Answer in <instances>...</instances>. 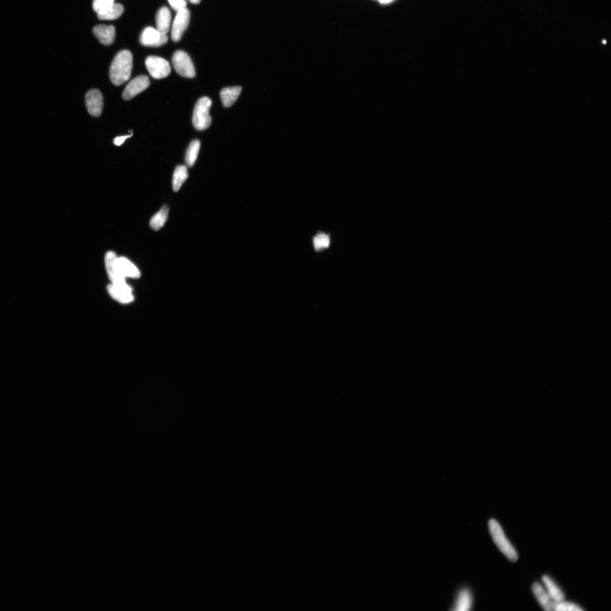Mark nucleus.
<instances>
[{
    "label": "nucleus",
    "mask_w": 611,
    "mask_h": 611,
    "mask_svg": "<svg viewBox=\"0 0 611 611\" xmlns=\"http://www.w3.org/2000/svg\"><path fill=\"white\" fill-rule=\"evenodd\" d=\"M132 135H133V133H132V134H130V135L121 136V137H116L114 139V143L115 145H118V146H120V145H121V144H122L124 143L125 140L126 139H127L129 138H130L131 137H132Z\"/></svg>",
    "instance_id": "nucleus-27"
},
{
    "label": "nucleus",
    "mask_w": 611,
    "mask_h": 611,
    "mask_svg": "<svg viewBox=\"0 0 611 611\" xmlns=\"http://www.w3.org/2000/svg\"><path fill=\"white\" fill-rule=\"evenodd\" d=\"M133 56L128 50L120 51L111 62L109 75L112 84L119 86L127 82L132 74Z\"/></svg>",
    "instance_id": "nucleus-1"
},
{
    "label": "nucleus",
    "mask_w": 611,
    "mask_h": 611,
    "mask_svg": "<svg viewBox=\"0 0 611 611\" xmlns=\"http://www.w3.org/2000/svg\"><path fill=\"white\" fill-rule=\"evenodd\" d=\"M114 0H94L93 7L94 11L98 13L110 5L114 4Z\"/></svg>",
    "instance_id": "nucleus-25"
},
{
    "label": "nucleus",
    "mask_w": 611,
    "mask_h": 611,
    "mask_svg": "<svg viewBox=\"0 0 611 611\" xmlns=\"http://www.w3.org/2000/svg\"><path fill=\"white\" fill-rule=\"evenodd\" d=\"M472 596L468 589H464L460 591L458 595L456 602L455 603L454 610L457 611H468L472 607Z\"/></svg>",
    "instance_id": "nucleus-19"
},
{
    "label": "nucleus",
    "mask_w": 611,
    "mask_h": 611,
    "mask_svg": "<svg viewBox=\"0 0 611 611\" xmlns=\"http://www.w3.org/2000/svg\"><path fill=\"white\" fill-rule=\"evenodd\" d=\"M168 1L172 8L177 12L186 7L185 0H168Z\"/></svg>",
    "instance_id": "nucleus-26"
},
{
    "label": "nucleus",
    "mask_w": 611,
    "mask_h": 611,
    "mask_svg": "<svg viewBox=\"0 0 611 611\" xmlns=\"http://www.w3.org/2000/svg\"><path fill=\"white\" fill-rule=\"evenodd\" d=\"M188 1L194 4H198L201 3V0H188Z\"/></svg>",
    "instance_id": "nucleus-28"
},
{
    "label": "nucleus",
    "mask_w": 611,
    "mask_h": 611,
    "mask_svg": "<svg viewBox=\"0 0 611 611\" xmlns=\"http://www.w3.org/2000/svg\"><path fill=\"white\" fill-rule=\"evenodd\" d=\"M188 177L187 168L184 166H178L174 172L172 186L173 191L177 192L181 187Z\"/></svg>",
    "instance_id": "nucleus-20"
},
{
    "label": "nucleus",
    "mask_w": 611,
    "mask_h": 611,
    "mask_svg": "<svg viewBox=\"0 0 611 611\" xmlns=\"http://www.w3.org/2000/svg\"><path fill=\"white\" fill-rule=\"evenodd\" d=\"M242 91L240 86L226 87L220 92V98L225 107H230L239 98Z\"/></svg>",
    "instance_id": "nucleus-16"
},
{
    "label": "nucleus",
    "mask_w": 611,
    "mask_h": 611,
    "mask_svg": "<svg viewBox=\"0 0 611 611\" xmlns=\"http://www.w3.org/2000/svg\"><path fill=\"white\" fill-rule=\"evenodd\" d=\"M166 34L160 32L157 29L151 27L145 28L140 37V43L144 46L161 47L168 42Z\"/></svg>",
    "instance_id": "nucleus-8"
},
{
    "label": "nucleus",
    "mask_w": 611,
    "mask_h": 611,
    "mask_svg": "<svg viewBox=\"0 0 611 611\" xmlns=\"http://www.w3.org/2000/svg\"><path fill=\"white\" fill-rule=\"evenodd\" d=\"M93 32L99 41L104 45H110L114 41L116 29L113 26H96L93 28Z\"/></svg>",
    "instance_id": "nucleus-13"
},
{
    "label": "nucleus",
    "mask_w": 611,
    "mask_h": 611,
    "mask_svg": "<svg viewBox=\"0 0 611 611\" xmlns=\"http://www.w3.org/2000/svg\"><path fill=\"white\" fill-rule=\"evenodd\" d=\"M147 69L154 79L160 80L168 77L171 71V65L163 58L151 56L145 61Z\"/></svg>",
    "instance_id": "nucleus-5"
},
{
    "label": "nucleus",
    "mask_w": 611,
    "mask_h": 611,
    "mask_svg": "<svg viewBox=\"0 0 611 611\" xmlns=\"http://www.w3.org/2000/svg\"><path fill=\"white\" fill-rule=\"evenodd\" d=\"M149 84V80L147 76L140 75L135 78L125 87L123 94V99L125 100L133 99L135 96L146 90Z\"/></svg>",
    "instance_id": "nucleus-9"
},
{
    "label": "nucleus",
    "mask_w": 611,
    "mask_h": 611,
    "mask_svg": "<svg viewBox=\"0 0 611 611\" xmlns=\"http://www.w3.org/2000/svg\"><path fill=\"white\" fill-rule=\"evenodd\" d=\"M157 29L161 33L166 34L169 32L171 22V13L169 9L162 7L157 15Z\"/></svg>",
    "instance_id": "nucleus-14"
},
{
    "label": "nucleus",
    "mask_w": 611,
    "mask_h": 611,
    "mask_svg": "<svg viewBox=\"0 0 611 611\" xmlns=\"http://www.w3.org/2000/svg\"><path fill=\"white\" fill-rule=\"evenodd\" d=\"M86 105L91 116L99 117L103 107V98L101 92L97 89L90 90L86 96Z\"/></svg>",
    "instance_id": "nucleus-10"
},
{
    "label": "nucleus",
    "mask_w": 611,
    "mask_h": 611,
    "mask_svg": "<svg viewBox=\"0 0 611 611\" xmlns=\"http://www.w3.org/2000/svg\"><path fill=\"white\" fill-rule=\"evenodd\" d=\"M110 296L119 302L128 303L134 299L132 288L127 284L123 285L110 284L107 287Z\"/></svg>",
    "instance_id": "nucleus-11"
},
{
    "label": "nucleus",
    "mask_w": 611,
    "mask_h": 611,
    "mask_svg": "<svg viewBox=\"0 0 611 611\" xmlns=\"http://www.w3.org/2000/svg\"><path fill=\"white\" fill-rule=\"evenodd\" d=\"M168 213L169 207L166 205L164 206L150 221L149 225L151 228L155 231L161 230L168 219Z\"/></svg>",
    "instance_id": "nucleus-22"
},
{
    "label": "nucleus",
    "mask_w": 611,
    "mask_h": 611,
    "mask_svg": "<svg viewBox=\"0 0 611 611\" xmlns=\"http://www.w3.org/2000/svg\"><path fill=\"white\" fill-rule=\"evenodd\" d=\"M118 256L113 251H108L105 257L106 272L109 278L114 285H123L127 284L125 278L121 274L118 265Z\"/></svg>",
    "instance_id": "nucleus-6"
},
{
    "label": "nucleus",
    "mask_w": 611,
    "mask_h": 611,
    "mask_svg": "<svg viewBox=\"0 0 611 611\" xmlns=\"http://www.w3.org/2000/svg\"><path fill=\"white\" fill-rule=\"evenodd\" d=\"M124 11V8L122 5L114 3L97 13L100 20H114L120 17Z\"/></svg>",
    "instance_id": "nucleus-15"
},
{
    "label": "nucleus",
    "mask_w": 611,
    "mask_h": 611,
    "mask_svg": "<svg viewBox=\"0 0 611 611\" xmlns=\"http://www.w3.org/2000/svg\"><path fill=\"white\" fill-rule=\"evenodd\" d=\"M119 270L125 278L138 279L140 276L139 270L127 258L124 257L118 258Z\"/></svg>",
    "instance_id": "nucleus-17"
},
{
    "label": "nucleus",
    "mask_w": 611,
    "mask_h": 611,
    "mask_svg": "<svg viewBox=\"0 0 611 611\" xmlns=\"http://www.w3.org/2000/svg\"><path fill=\"white\" fill-rule=\"evenodd\" d=\"M172 62L174 69L179 75L188 79H192L196 76L195 66L190 57L186 52L182 51H176L173 56Z\"/></svg>",
    "instance_id": "nucleus-4"
},
{
    "label": "nucleus",
    "mask_w": 611,
    "mask_h": 611,
    "mask_svg": "<svg viewBox=\"0 0 611 611\" xmlns=\"http://www.w3.org/2000/svg\"><path fill=\"white\" fill-rule=\"evenodd\" d=\"M201 147L200 140H194L188 145L185 156V162L187 166L192 167L195 165Z\"/></svg>",
    "instance_id": "nucleus-23"
},
{
    "label": "nucleus",
    "mask_w": 611,
    "mask_h": 611,
    "mask_svg": "<svg viewBox=\"0 0 611 611\" xmlns=\"http://www.w3.org/2000/svg\"><path fill=\"white\" fill-rule=\"evenodd\" d=\"M532 591L543 609L547 611L554 610L555 602L540 584L536 583L533 584Z\"/></svg>",
    "instance_id": "nucleus-12"
},
{
    "label": "nucleus",
    "mask_w": 611,
    "mask_h": 611,
    "mask_svg": "<svg viewBox=\"0 0 611 611\" xmlns=\"http://www.w3.org/2000/svg\"><path fill=\"white\" fill-rule=\"evenodd\" d=\"M489 532L493 541L507 558L513 562L518 560V556L515 548L511 543L507 539L499 523L495 520L491 519L488 523Z\"/></svg>",
    "instance_id": "nucleus-2"
},
{
    "label": "nucleus",
    "mask_w": 611,
    "mask_h": 611,
    "mask_svg": "<svg viewBox=\"0 0 611 611\" xmlns=\"http://www.w3.org/2000/svg\"><path fill=\"white\" fill-rule=\"evenodd\" d=\"M190 13L186 8L177 12L173 23L171 37L174 42L181 40L183 33L186 30L190 22Z\"/></svg>",
    "instance_id": "nucleus-7"
},
{
    "label": "nucleus",
    "mask_w": 611,
    "mask_h": 611,
    "mask_svg": "<svg viewBox=\"0 0 611 611\" xmlns=\"http://www.w3.org/2000/svg\"><path fill=\"white\" fill-rule=\"evenodd\" d=\"M554 610L556 611H583L579 605L576 604L562 601L560 602H555Z\"/></svg>",
    "instance_id": "nucleus-24"
},
{
    "label": "nucleus",
    "mask_w": 611,
    "mask_h": 611,
    "mask_svg": "<svg viewBox=\"0 0 611 611\" xmlns=\"http://www.w3.org/2000/svg\"><path fill=\"white\" fill-rule=\"evenodd\" d=\"M212 104L211 100L208 97H203L197 101L192 119L194 127L197 130L202 131L210 127L212 123L210 115Z\"/></svg>",
    "instance_id": "nucleus-3"
},
{
    "label": "nucleus",
    "mask_w": 611,
    "mask_h": 611,
    "mask_svg": "<svg viewBox=\"0 0 611 611\" xmlns=\"http://www.w3.org/2000/svg\"><path fill=\"white\" fill-rule=\"evenodd\" d=\"M542 581L545 585L547 593L554 602H560L565 600L564 593L549 576H543Z\"/></svg>",
    "instance_id": "nucleus-18"
},
{
    "label": "nucleus",
    "mask_w": 611,
    "mask_h": 611,
    "mask_svg": "<svg viewBox=\"0 0 611 611\" xmlns=\"http://www.w3.org/2000/svg\"><path fill=\"white\" fill-rule=\"evenodd\" d=\"M331 236L324 232H319L313 238L314 250L321 252L327 249L331 245Z\"/></svg>",
    "instance_id": "nucleus-21"
}]
</instances>
